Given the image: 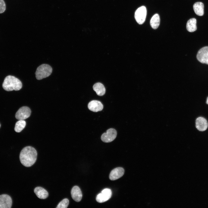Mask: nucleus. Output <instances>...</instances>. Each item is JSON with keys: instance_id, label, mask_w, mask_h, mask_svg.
<instances>
[{"instance_id": "nucleus-10", "label": "nucleus", "mask_w": 208, "mask_h": 208, "mask_svg": "<svg viewBox=\"0 0 208 208\" xmlns=\"http://www.w3.org/2000/svg\"><path fill=\"white\" fill-rule=\"evenodd\" d=\"M124 170L121 167H117L112 170L109 175V179L112 181L117 180L124 174Z\"/></svg>"}, {"instance_id": "nucleus-23", "label": "nucleus", "mask_w": 208, "mask_h": 208, "mask_svg": "<svg viewBox=\"0 0 208 208\" xmlns=\"http://www.w3.org/2000/svg\"><path fill=\"white\" fill-rule=\"evenodd\" d=\"M0 126H1V125H0Z\"/></svg>"}, {"instance_id": "nucleus-1", "label": "nucleus", "mask_w": 208, "mask_h": 208, "mask_svg": "<svg viewBox=\"0 0 208 208\" xmlns=\"http://www.w3.org/2000/svg\"><path fill=\"white\" fill-rule=\"evenodd\" d=\"M37 153L36 150L31 146L24 148L19 155L21 163L24 166L29 167L33 165L36 161Z\"/></svg>"}, {"instance_id": "nucleus-6", "label": "nucleus", "mask_w": 208, "mask_h": 208, "mask_svg": "<svg viewBox=\"0 0 208 208\" xmlns=\"http://www.w3.org/2000/svg\"><path fill=\"white\" fill-rule=\"evenodd\" d=\"M31 110L27 106H23L19 109L15 114V118L18 120H24L29 118L31 115Z\"/></svg>"}, {"instance_id": "nucleus-20", "label": "nucleus", "mask_w": 208, "mask_h": 208, "mask_svg": "<svg viewBox=\"0 0 208 208\" xmlns=\"http://www.w3.org/2000/svg\"><path fill=\"white\" fill-rule=\"evenodd\" d=\"M69 204V200L67 198H65L59 203L56 208H66L68 207Z\"/></svg>"}, {"instance_id": "nucleus-11", "label": "nucleus", "mask_w": 208, "mask_h": 208, "mask_svg": "<svg viewBox=\"0 0 208 208\" xmlns=\"http://www.w3.org/2000/svg\"><path fill=\"white\" fill-rule=\"evenodd\" d=\"M103 107V105L101 103L97 100H92L90 101L88 105V107L89 109L94 112L101 111Z\"/></svg>"}, {"instance_id": "nucleus-22", "label": "nucleus", "mask_w": 208, "mask_h": 208, "mask_svg": "<svg viewBox=\"0 0 208 208\" xmlns=\"http://www.w3.org/2000/svg\"><path fill=\"white\" fill-rule=\"evenodd\" d=\"M206 103L208 104V97H207V99Z\"/></svg>"}, {"instance_id": "nucleus-4", "label": "nucleus", "mask_w": 208, "mask_h": 208, "mask_svg": "<svg viewBox=\"0 0 208 208\" xmlns=\"http://www.w3.org/2000/svg\"><path fill=\"white\" fill-rule=\"evenodd\" d=\"M147 14L146 9L144 6L139 8L135 11V18L139 24H143L145 21Z\"/></svg>"}, {"instance_id": "nucleus-19", "label": "nucleus", "mask_w": 208, "mask_h": 208, "mask_svg": "<svg viewBox=\"0 0 208 208\" xmlns=\"http://www.w3.org/2000/svg\"><path fill=\"white\" fill-rule=\"evenodd\" d=\"M26 124L25 121L24 120H19L16 123L14 130L16 132H21L25 127Z\"/></svg>"}, {"instance_id": "nucleus-9", "label": "nucleus", "mask_w": 208, "mask_h": 208, "mask_svg": "<svg viewBox=\"0 0 208 208\" xmlns=\"http://www.w3.org/2000/svg\"><path fill=\"white\" fill-rule=\"evenodd\" d=\"M12 203L11 197L8 195H0V208H10Z\"/></svg>"}, {"instance_id": "nucleus-5", "label": "nucleus", "mask_w": 208, "mask_h": 208, "mask_svg": "<svg viewBox=\"0 0 208 208\" xmlns=\"http://www.w3.org/2000/svg\"><path fill=\"white\" fill-rule=\"evenodd\" d=\"M117 133L116 130L114 129L110 128L108 129L106 133H105L102 135L101 139L104 142H110L113 140L116 137Z\"/></svg>"}, {"instance_id": "nucleus-17", "label": "nucleus", "mask_w": 208, "mask_h": 208, "mask_svg": "<svg viewBox=\"0 0 208 208\" xmlns=\"http://www.w3.org/2000/svg\"><path fill=\"white\" fill-rule=\"evenodd\" d=\"M196 20L194 18L190 19L187 22L186 28L187 30L190 32H193L197 29Z\"/></svg>"}, {"instance_id": "nucleus-21", "label": "nucleus", "mask_w": 208, "mask_h": 208, "mask_svg": "<svg viewBox=\"0 0 208 208\" xmlns=\"http://www.w3.org/2000/svg\"><path fill=\"white\" fill-rule=\"evenodd\" d=\"M6 9V5L3 0H0V13L4 12Z\"/></svg>"}, {"instance_id": "nucleus-8", "label": "nucleus", "mask_w": 208, "mask_h": 208, "mask_svg": "<svg viewBox=\"0 0 208 208\" xmlns=\"http://www.w3.org/2000/svg\"><path fill=\"white\" fill-rule=\"evenodd\" d=\"M112 192L111 190L108 188L103 189L101 193L98 194L96 198V201L99 203L106 202L111 197Z\"/></svg>"}, {"instance_id": "nucleus-18", "label": "nucleus", "mask_w": 208, "mask_h": 208, "mask_svg": "<svg viewBox=\"0 0 208 208\" xmlns=\"http://www.w3.org/2000/svg\"><path fill=\"white\" fill-rule=\"evenodd\" d=\"M160 17L157 14H154L151 18L150 24L151 27L154 29H157L160 24Z\"/></svg>"}, {"instance_id": "nucleus-3", "label": "nucleus", "mask_w": 208, "mask_h": 208, "mask_svg": "<svg viewBox=\"0 0 208 208\" xmlns=\"http://www.w3.org/2000/svg\"><path fill=\"white\" fill-rule=\"evenodd\" d=\"M52 71V68L49 65L43 64L37 68L35 73L36 79L40 80L46 78L51 75Z\"/></svg>"}, {"instance_id": "nucleus-2", "label": "nucleus", "mask_w": 208, "mask_h": 208, "mask_svg": "<svg viewBox=\"0 0 208 208\" xmlns=\"http://www.w3.org/2000/svg\"><path fill=\"white\" fill-rule=\"evenodd\" d=\"M22 87L21 81L14 76L8 75L5 77L2 84L4 90L8 91L20 90Z\"/></svg>"}, {"instance_id": "nucleus-15", "label": "nucleus", "mask_w": 208, "mask_h": 208, "mask_svg": "<svg viewBox=\"0 0 208 208\" xmlns=\"http://www.w3.org/2000/svg\"><path fill=\"white\" fill-rule=\"evenodd\" d=\"M94 90L99 96H102L104 95L105 92V89L104 85L100 83H95L93 86Z\"/></svg>"}, {"instance_id": "nucleus-16", "label": "nucleus", "mask_w": 208, "mask_h": 208, "mask_svg": "<svg viewBox=\"0 0 208 208\" xmlns=\"http://www.w3.org/2000/svg\"><path fill=\"white\" fill-rule=\"evenodd\" d=\"M204 5L201 2L195 3L193 6L194 10L196 14L202 16L204 14Z\"/></svg>"}, {"instance_id": "nucleus-14", "label": "nucleus", "mask_w": 208, "mask_h": 208, "mask_svg": "<svg viewBox=\"0 0 208 208\" xmlns=\"http://www.w3.org/2000/svg\"><path fill=\"white\" fill-rule=\"evenodd\" d=\"M34 192L39 198L41 199H46L49 196L47 191L40 187H36L34 190Z\"/></svg>"}, {"instance_id": "nucleus-12", "label": "nucleus", "mask_w": 208, "mask_h": 208, "mask_svg": "<svg viewBox=\"0 0 208 208\" xmlns=\"http://www.w3.org/2000/svg\"><path fill=\"white\" fill-rule=\"evenodd\" d=\"M208 124L206 120L203 117L197 118L196 121V127L199 131H205L208 127Z\"/></svg>"}, {"instance_id": "nucleus-13", "label": "nucleus", "mask_w": 208, "mask_h": 208, "mask_svg": "<svg viewBox=\"0 0 208 208\" xmlns=\"http://www.w3.org/2000/svg\"><path fill=\"white\" fill-rule=\"evenodd\" d=\"M71 194L72 198L77 202H80L82 198V194L79 187L77 186H74L71 190Z\"/></svg>"}, {"instance_id": "nucleus-7", "label": "nucleus", "mask_w": 208, "mask_h": 208, "mask_svg": "<svg viewBox=\"0 0 208 208\" xmlns=\"http://www.w3.org/2000/svg\"><path fill=\"white\" fill-rule=\"evenodd\" d=\"M196 57L200 62L208 64V46L200 49L197 53Z\"/></svg>"}]
</instances>
